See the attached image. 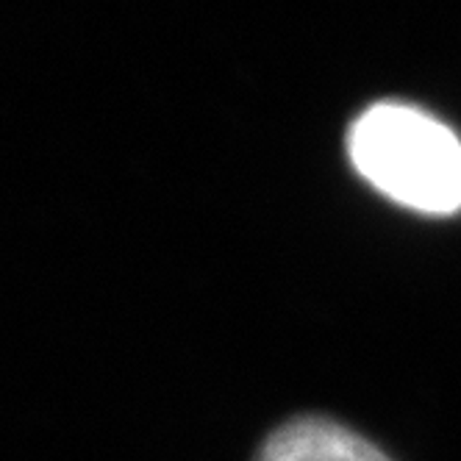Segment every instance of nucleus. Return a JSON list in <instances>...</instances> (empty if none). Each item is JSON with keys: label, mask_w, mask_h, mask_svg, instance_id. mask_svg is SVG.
Masks as SVG:
<instances>
[{"label": "nucleus", "mask_w": 461, "mask_h": 461, "mask_svg": "<svg viewBox=\"0 0 461 461\" xmlns=\"http://www.w3.org/2000/svg\"><path fill=\"white\" fill-rule=\"evenodd\" d=\"M256 461H392L373 442L358 437L350 428L322 420L301 417L281 425L261 445Z\"/></svg>", "instance_id": "nucleus-2"}, {"label": "nucleus", "mask_w": 461, "mask_h": 461, "mask_svg": "<svg viewBox=\"0 0 461 461\" xmlns=\"http://www.w3.org/2000/svg\"><path fill=\"white\" fill-rule=\"evenodd\" d=\"M361 178L394 203L428 214L461 209V142L447 125L406 104H378L348 137Z\"/></svg>", "instance_id": "nucleus-1"}]
</instances>
